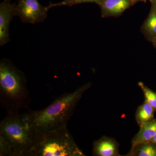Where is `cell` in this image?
<instances>
[{
    "label": "cell",
    "mask_w": 156,
    "mask_h": 156,
    "mask_svg": "<svg viewBox=\"0 0 156 156\" xmlns=\"http://www.w3.org/2000/svg\"><path fill=\"white\" fill-rule=\"evenodd\" d=\"M151 43L152 44L154 48L156 49V37L151 42Z\"/></svg>",
    "instance_id": "obj_16"
},
{
    "label": "cell",
    "mask_w": 156,
    "mask_h": 156,
    "mask_svg": "<svg viewBox=\"0 0 156 156\" xmlns=\"http://www.w3.org/2000/svg\"><path fill=\"white\" fill-rule=\"evenodd\" d=\"M154 111L153 108L145 101L138 107L136 112V120L140 126L154 120Z\"/></svg>",
    "instance_id": "obj_11"
},
{
    "label": "cell",
    "mask_w": 156,
    "mask_h": 156,
    "mask_svg": "<svg viewBox=\"0 0 156 156\" xmlns=\"http://www.w3.org/2000/svg\"><path fill=\"white\" fill-rule=\"evenodd\" d=\"M101 1V0H64L60 2L50 3V5L47 6V8L49 10L51 8L59 6H67L71 7L78 4L85 3H95L98 5Z\"/></svg>",
    "instance_id": "obj_14"
},
{
    "label": "cell",
    "mask_w": 156,
    "mask_h": 156,
    "mask_svg": "<svg viewBox=\"0 0 156 156\" xmlns=\"http://www.w3.org/2000/svg\"><path fill=\"white\" fill-rule=\"evenodd\" d=\"M151 4V7L156 9V0H148Z\"/></svg>",
    "instance_id": "obj_15"
},
{
    "label": "cell",
    "mask_w": 156,
    "mask_h": 156,
    "mask_svg": "<svg viewBox=\"0 0 156 156\" xmlns=\"http://www.w3.org/2000/svg\"><path fill=\"white\" fill-rule=\"evenodd\" d=\"M49 10L38 0H18L15 14L22 22L34 23L43 22L48 17Z\"/></svg>",
    "instance_id": "obj_5"
},
{
    "label": "cell",
    "mask_w": 156,
    "mask_h": 156,
    "mask_svg": "<svg viewBox=\"0 0 156 156\" xmlns=\"http://www.w3.org/2000/svg\"><path fill=\"white\" fill-rule=\"evenodd\" d=\"M141 33L149 41L156 37V9L151 7L147 17L141 26Z\"/></svg>",
    "instance_id": "obj_10"
},
{
    "label": "cell",
    "mask_w": 156,
    "mask_h": 156,
    "mask_svg": "<svg viewBox=\"0 0 156 156\" xmlns=\"http://www.w3.org/2000/svg\"><path fill=\"white\" fill-rule=\"evenodd\" d=\"M152 142L154 143V144H155L156 145V132L153 138L152 141Z\"/></svg>",
    "instance_id": "obj_18"
},
{
    "label": "cell",
    "mask_w": 156,
    "mask_h": 156,
    "mask_svg": "<svg viewBox=\"0 0 156 156\" xmlns=\"http://www.w3.org/2000/svg\"><path fill=\"white\" fill-rule=\"evenodd\" d=\"M156 132V119L140 126L139 132L132 140L131 148L143 144L152 142Z\"/></svg>",
    "instance_id": "obj_9"
},
{
    "label": "cell",
    "mask_w": 156,
    "mask_h": 156,
    "mask_svg": "<svg viewBox=\"0 0 156 156\" xmlns=\"http://www.w3.org/2000/svg\"><path fill=\"white\" fill-rule=\"evenodd\" d=\"M67 127L52 131H36L30 156H83Z\"/></svg>",
    "instance_id": "obj_4"
},
{
    "label": "cell",
    "mask_w": 156,
    "mask_h": 156,
    "mask_svg": "<svg viewBox=\"0 0 156 156\" xmlns=\"http://www.w3.org/2000/svg\"><path fill=\"white\" fill-rule=\"evenodd\" d=\"M91 85V83H87L73 92L60 95L43 109L29 110L27 113L36 131H52L67 127L78 102Z\"/></svg>",
    "instance_id": "obj_2"
},
{
    "label": "cell",
    "mask_w": 156,
    "mask_h": 156,
    "mask_svg": "<svg viewBox=\"0 0 156 156\" xmlns=\"http://www.w3.org/2000/svg\"><path fill=\"white\" fill-rule=\"evenodd\" d=\"M92 154L96 156L120 155L117 143L106 136H103L94 142Z\"/></svg>",
    "instance_id": "obj_8"
},
{
    "label": "cell",
    "mask_w": 156,
    "mask_h": 156,
    "mask_svg": "<svg viewBox=\"0 0 156 156\" xmlns=\"http://www.w3.org/2000/svg\"><path fill=\"white\" fill-rule=\"evenodd\" d=\"M130 156H156V145L152 142L143 144L131 148Z\"/></svg>",
    "instance_id": "obj_12"
},
{
    "label": "cell",
    "mask_w": 156,
    "mask_h": 156,
    "mask_svg": "<svg viewBox=\"0 0 156 156\" xmlns=\"http://www.w3.org/2000/svg\"><path fill=\"white\" fill-rule=\"evenodd\" d=\"M146 1H147V0H146Z\"/></svg>",
    "instance_id": "obj_19"
},
{
    "label": "cell",
    "mask_w": 156,
    "mask_h": 156,
    "mask_svg": "<svg viewBox=\"0 0 156 156\" xmlns=\"http://www.w3.org/2000/svg\"><path fill=\"white\" fill-rule=\"evenodd\" d=\"M133 5L130 0H101L98 5L103 18L117 17Z\"/></svg>",
    "instance_id": "obj_7"
},
{
    "label": "cell",
    "mask_w": 156,
    "mask_h": 156,
    "mask_svg": "<svg viewBox=\"0 0 156 156\" xmlns=\"http://www.w3.org/2000/svg\"><path fill=\"white\" fill-rule=\"evenodd\" d=\"M31 98L25 75L11 61L0 62V103L7 112L28 108Z\"/></svg>",
    "instance_id": "obj_3"
},
{
    "label": "cell",
    "mask_w": 156,
    "mask_h": 156,
    "mask_svg": "<svg viewBox=\"0 0 156 156\" xmlns=\"http://www.w3.org/2000/svg\"><path fill=\"white\" fill-rule=\"evenodd\" d=\"M132 3H133V5L134 4V3L137 2H146V0H130Z\"/></svg>",
    "instance_id": "obj_17"
},
{
    "label": "cell",
    "mask_w": 156,
    "mask_h": 156,
    "mask_svg": "<svg viewBox=\"0 0 156 156\" xmlns=\"http://www.w3.org/2000/svg\"><path fill=\"white\" fill-rule=\"evenodd\" d=\"M15 4L10 0H4L0 4V45L3 46L9 43V27L10 23L16 16Z\"/></svg>",
    "instance_id": "obj_6"
},
{
    "label": "cell",
    "mask_w": 156,
    "mask_h": 156,
    "mask_svg": "<svg viewBox=\"0 0 156 156\" xmlns=\"http://www.w3.org/2000/svg\"><path fill=\"white\" fill-rule=\"evenodd\" d=\"M36 134L27 112L7 113L0 123V156H30Z\"/></svg>",
    "instance_id": "obj_1"
},
{
    "label": "cell",
    "mask_w": 156,
    "mask_h": 156,
    "mask_svg": "<svg viewBox=\"0 0 156 156\" xmlns=\"http://www.w3.org/2000/svg\"><path fill=\"white\" fill-rule=\"evenodd\" d=\"M138 86L142 89L145 101L151 105L156 111V93L145 86L142 82H139Z\"/></svg>",
    "instance_id": "obj_13"
}]
</instances>
